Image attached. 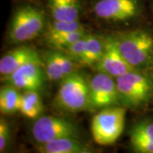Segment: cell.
<instances>
[{
	"label": "cell",
	"instance_id": "d6986e66",
	"mask_svg": "<svg viewBox=\"0 0 153 153\" xmlns=\"http://www.w3.org/2000/svg\"><path fill=\"white\" fill-rule=\"evenodd\" d=\"M85 29L84 27L78 21L74 22H65V21H54L52 23H49L47 27L45 33L46 40L50 38H56L58 36L66 34V33L75 32L78 30Z\"/></svg>",
	"mask_w": 153,
	"mask_h": 153
},
{
	"label": "cell",
	"instance_id": "2e32d148",
	"mask_svg": "<svg viewBox=\"0 0 153 153\" xmlns=\"http://www.w3.org/2000/svg\"><path fill=\"white\" fill-rule=\"evenodd\" d=\"M47 4L55 21L74 22L81 16L79 0H47Z\"/></svg>",
	"mask_w": 153,
	"mask_h": 153
},
{
	"label": "cell",
	"instance_id": "6da1fadb",
	"mask_svg": "<svg viewBox=\"0 0 153 153\" xmlns=\"http://www.w3.org/2000/svg\"><path fill=\"white\" fill-rule=\"evenodd\" d=\"M115 42L134 70L153 74V34L136 29L112 35Z\"/></svg>",
	"mask_w": 153,
	"mask_h": 153
},
{
	"label": "cell",
	"instance_id": "3957f363",
	"mask_svg": "<svg viewBox=\"0 0 153 153\" xmlns=\"http://www.w3.org/2000/svg\"><path fill=\"white\" fill-rule=\"evenodd\" d=\"M55 105L66 112H79L88 110L89 80L78 71H74L60 81Z\"/></svg>",
	"mask_w": 153,
	"mask_h": 153
},
{
	"label": "cell",
	"instance_id": "9c48e42d",
	"mask_svg": "<svg viewBox=\"0 0 153 153\" xmlns=\"http://www.w3.org/2000/svg\"><path fill=\"white\" fill-rule=\"evenodd\" d=\"M96 16L108 22H126L140 13L139 0H96L94 4Z\"/></svg>",
	"mask_w": 153,
	"mask_h": 153
},
{
	"label": "cell",
	"instance_id": "ac0fdd59",
	"mask_svg": "<svg viewBox=\"0 0 153 153\" xmlns=\"http://www.w3.org/2000/svg\"><path fill=\"white\" fill-rule=\"evenodd\" d=\"M22 94L18 88L10 84H5L0 89V111L4 115L15 114L19 111Z\"/></svg>",
	"mask_w": 153,
	"mask_h": 153
},
{
	"label": "cell",
	"instance_id": "30bf717a",
	"mask_svg": "<svg viewBox=\"0 0 153 153\" xmlns=\"http://www.w3.org/2000/svg\"><path fill=\"white\" fill-rule=\"evenodd\" d=\"M105 49V38L88 34L65 49V52L76 64L83 66L97 65Z\"/></svg>",
	"mask_w": 153,
	"mask_h": 153
},
{
	"label": "cell",
	"instance_id": "8fae6325",
	"mask_svg": "<svg viewBox=\"0 0 153 153\" xmlns=\"http://www.w3.org/2000/svg\"><path fill=\"white\" fill-rule=\"evenodd\" d=\"M94 68L97 71L108 74L114 78L134 70L122 55L112 36L105 38L103 55Z\"/></svg>",
	"mask_w": 153,
	"mask_h": 153
},
{
	"label": "cell",
	"instance_id": "9a60e30c",
	"mask_svg": "<svg viewBox=\"0 0 153 153\" xmlns=\"http://www.w3.org/2000/svg\"><path fill=\"white\" fill-rule=\"evenodd\" d=\"M38 151L44 153H90L92 148L78 138H61L39 144Z\"/></svg>",
	"mask_w": 153,
	"mask_h": 153
},
{
	"label": "cell",
	"instance_id": "277c9868",
	"mask_svg": "<svg viewBox=\"0 0 153 153\" xmlns=\"http://www.w3.org/2000/svg\"><path fill=\"white\" fill-rule=\"evenodd\" d=\"M44 11L33 5H23L17 9L11 18L8 31L10 44H22L33 40L44 31Z\"/></svg>",
	"mask_w": 153,
	"mask_h": 153
},
{
	"label": "cell",
	"instance_id": "52a82bcc",
	"mask_svg": "<svg viewBox=\"0 0 153 153\" xmlns=\"http://www.w3.org/2000/svg\"><path fill=\"white\" fill-rule=\"evenodd\" d=\"M116 105L121 104L115 78L97 71L89 80L88 111H95Z\"/></svg>",
	"mask_w": 153,
	"mask_h": 153
},
{
	"label": "cell",
	"instance_id": "5b68a950",
	"mask_svg": "<svg viewBox=\"0 0 153 153\" xmlns=\"http://www.w3.org/2000/svg\"><path fill=\"white\" fill-rule=\"evenodd\" d=\"M126 110L123 105L100 110L91 122L94 140L100 146L114 144L122 135L125 124Z\"/></svg>",
	"mask_w": 153,
	"mask_h": 153
},
{
	"label": "cell",
	"instance_id": "7a4b0ae2",
	"mask_svg": "<svg viewBox=\"0 0 153 153\" xmlns=\"http://www.w3.org/2000/svg\"><path fill=\"white\" fill-rule=\"evenodd\" d=\"M121 105L133 110L146 106L153 99V74L131 70L115 77Z\"/></svg>",
	"mask_w": 153,
	"mask_h": 153
},
{
	"label": "cell",
	"instance_id": "8992f818",
	"mask_svg": "<svg viewBox=\"0 0 153 153\" xmlns=\"http://www.w3.org/2000/svg\"><path fill=\"white\" fill-rule=\"evenodd\" d=\"M33 139L38 144H44L61 138H78L76 126L64 117L44 116L36 119L32 128Z\"/></svg>",
	"mask_w": 153,
	"mask_h": 153
},
{
	"label": "cell",
	"instance_id": "e0dca14e",
	"mask_svg": "<svg viewBox=\"0 0 153 153\" xmlns=\"http://www.w3.org/2000/svg\"><path fill=\"white\" fill-rule=\"evenodd\" d=\"M44 109L42 99L38 91L27 90L21 95L19 111L30 119H37Z\"/></svg>",
	"mask_w": 153,
	"mask_h": 153
},
{
	"label": "cell",
	"instance_id": "7c38bea8",
	"mask_svg": "<svg viewBox=\"0 0 153 153\" xmlns=\"http://www.w3.org/2000/svg\"><path fill=\"white\" fill-rule=\"evenodd\" d=\"M44 64L47 78L49 81H61L76 71V64L69 55L60 49H52L45 53Z\"/></svg>",
	"mask_w": 153,
	"mask_h": 153
},
{
	"label": "cell",
	"instance_id": "5bb4252c",
	"mask_svg": "<svg viewBox=\"0 0 153 153\" xmlns=\"http://www.w3.org/2000/svg\"><path fill=\"white\" fill-rule=\"evenodd\" d=\"M129 139L134 152L153 153V119H144L135 123L129 131Z\"/></svg>",
	"mask_w": 153,
	"mask_h": 153
},
{
	"label": "cell",
	"instance_id": "44dd1931",
	"mask_svg": "<svg viewBox=\"0 0 153 153\" xmlns=\"http://www.w3.org/2000/svg\"><path fill=\"white\" fill-rule=\"evenodd\" d=\"M10 140V127L5 119H0V152L5 151Z\"/></svg>",
	"mask_w": 153,
	"mask_h": 153
},
{
	"label": "cell",
	"instance_id": "ffe728a7",
	"mask_svg": "<svg viewBox=\"0 0 153 153\" xmlns=\"http://www.w3.org/2000/svg\"><path fill=\"white\" fill-rule=\"evenodd\" d=\"M86 35H88L86 30L82 29V30L66 33V34L58 36L56 38H50L46 41L52 49L63 50L64 49H66V47L70 46L71 44H74L79 39L85 37Z\"/></svg>",
	"mask_w": 153,
	"mask_h": 153
},
{
	"label": "cell",
	"instance_id": "ba28073f",
	"mask_svg": "<svg viewBox=\"0 0 153 153\" xmlns=\"http://www.w3.org/2000/svg\"><path fill=\"white\" fill-rule=\"evenodd\" d=\"M46 78L44 61H32L23 65L1 80L5 84L12 85L18 89L39 92L44 88Z\"/></svg>",
	"mask_w": 153,
	"mask_h": 153
},
{
	"label": "cell",
	"instance_id": "4fadbf2b",
	"mask_svg": "<svg viewBox=\"0 0 153 153\" xmlns=\"http://www.w3.org/2000/svg\"><path fill=\"white\" fill-rule=\"evenodd\" d=\"M32 61H44L35 49L29 46H20L11 49L0 60L1 79L5 78L21 66Z\"/></svg>",
	"mask_w": 153,
	"mask_h": 153
}]
</instances>
